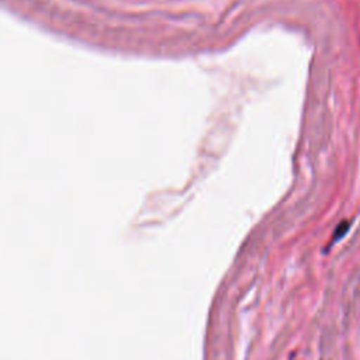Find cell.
Segmentation results:
<instances>
[{
    "mask_svg": "<svg viewBox=\"0 0 360 360\" xmlns=\"http://www.w3.org/2000/svg\"><path fill=\"white\" fill-rule=\"evenodd\" d=\"M349 228H350V222H347V221H343V222H340V224L338 225L336 231H335V235H333V240H338V239H340L343 235H346V232L349 231Z\"/></svg>",
    "mask_w": 360,
    "mask_h": 360,
    "instance_id": "cell-1",
    "label": "cell"
}]
</instances>
